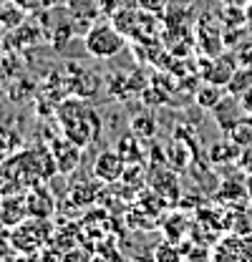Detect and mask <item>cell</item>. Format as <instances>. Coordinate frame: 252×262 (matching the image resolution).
<instances>
[{
	"label": "cell",
	"instance_id": "6da1fadb",
	"mask_svg": "<svg viewBox=\"0 0 252 262\" xmlns=\"http://www.w3.org/2000/svg\"><path fill=\"white\" fill-rule=\"evenodd\" d=\"M58 119L66 139H71L76 146L89 149L101 136V119L83 98L73 96L58 103Z\"/></svg>",
	"mask_w": 252,
	"mask_h": 262
},
{
	"label": "cell",
	"instance_id": "7a4b0ae2",
	"mask_svg": "<svg viewBox=\"0 0 252 262\" xmlns=\"http://www.w3.org/2000/svg\"><path fill=\"white\" fill-rule=\"evenodd\" d=\"M83 46H86V51H89L91 58L111 61V58H116L126 48V35L119 31L114 23L98 20V23H94V26L86 31Z\"/></svg>",
	"mask_w": 252,
	"mask_h": 262
},
{
	"label": "cell",
	"instance_id": "3957f363",
	"mask_svg": "<svg viewBox=\"0 0 252 262\" xmlns=\"http://www.w3.org/2000/svg\"><path fill=\"white\" fill-rule=\"evenodd\" d=\"M194 46L202 53V58H217L227 51L224 43V28H222V18L220 13H202L199 20L194 23Z\"/></svg>",
	"mask_w": 252,
	"mask_h": 262
},
{
	"label": "cell",
	"instance_id": "277c9868",
	"mask_svg": "<svg viewBox=\"0 0 252 262\" xmlns=\"http://www.w3.org/2000/svg\"><path fill=\"white\" fill-rule=\"evenodd\" d=\"M240 68V61L235 53H222L217 58H202V81L207 83H217V86H224L232 81L235 71Z\"/></svg>",
	"mask_w": 252,
	"mask_h": 262
},
{
	"label": "cell",
	"instance_id": "5b68a950",
	"mask_svg": "<svg viewBox=\"0 0 252 262\" xmlns=\"http://www.w3.org/2000/svg\"><path fill=\"white\" fill-rule=\"evenodd\" d=\"M212 262H252V237L250 234H232L217 242Z\"/></svg>",
	"mask_w": 252,
	"mask_h": 262
},
{
	"label": "cell",
	"instance_id": "8992f818",
	"mask_svg": "<svg viewBox=\"0 0 252 262\" xmlns=\"http://www.w3.org/2000/svg\"><path fill=\"white\" fill-rule=\"evenodd\" d=\"M66 73H68V78H66V86H68V91L73 94V96L78 98H89L94 96L96 91H98V76H96L91 68H86V66H78V63H68L66 66Z\"/></svg>",
	"mask_w": 252,
	"mask_h": 262
},
{
	"label": "cell",
	"instance_id": "52a82bcc",
	"mask_svg": "<svg viewBox=\"0 0 252 262\" xmlns=\"http://www.w3.org/2000/svg\"><path fill=\"white\" fill-rule=\"evenodd\" d=\"M48 151H51V159H53V166L61 171V174H71L78 162H81V154H83V149L81 146H76L71 139H56V141H51V146H48Z\"/></svg>",
	"mask_w": 252,
	"mask_h": 262
},
{
	"label": "cell",
	"instance_id": "ba28073f",
	"mask_svg": "<svg viewBox=\"0 0 252 262\" xmlns=\"http://www.w3.org/2000/svg\"><path fill=\"white\" fill-rule=\"evenodd\" d=\"M124 171H126V162H124V157L119 154V149H103V151L96 157L94 177L98 179V182L111 184V182L121 179Z\"/></svg>",
	"mask_w": 252,
	"mask_h": 262
},
{
	"label": "cell",
	"instance_id": "9c48e42d",
	"mask_svg": "<svg viewBox=\"0 0 252 262\" xmlns=\"http://www.w3.org/2000/svg\"><path fill=\"white\" fill-rule=\"evenodd\" d=\"M242 111H245V106H242L240 96H232V94H227V96L212 108V114H215V119H217V124H220V129L224 131V134H229L232 126L242 119Z\"/></svg>",
	"mask_w": 252,
	"mask_h": 262
},
{
	"label": "cell",
	"instance_id": "30bf717a",
	"mask_svg": "<svg viewBox=\"0 0 252 262\" xmlns=\"http://www.w3.org/2000/svg\"><path fill=\"white\" fill-rule=\"evenodd\" d=\"M28 15V8L20 0H0V26L3 28H18Z\"/></svg>",
	"mask_w": 252,
	"mask_h": 262
},
{
	"label": "cell",
	"instance_id": "8fae6325",
	"mask_svg": "<svg viewBox=\"0 0 252 262\" xmlns=\"http://www.w3.org/2000/svg\"><path fill=\"white\" fill-rule=\"evenodd\" d=\"M152 257H154V262H184V250L177 242L164 239L152 250Z\"/></svg>",
	"mask_w": 252,
	"mask_h": 262
},
{
	"label": "cell",
	"instance_id": "7c38bea8",
	"mask_svg": "<svg viewBox=\"0 0 252 262\" xmlns=\"http://www.w3.org/2000/svg\"><path fill=\"white\" fill-rule=\"evenodd\" d=\"M227 89L224 86H217V83H204L199 91H197V103L202 106V108H207V111H212L217 103H220L222 98L227 96L224 94Z\"/></svg>",
	"mask_w": 252,
	"mask_h": 262
},
{
	"label": "cell",
	"instance_id": "4fadbf2b",
	"mask_svg": "<svg viewBox=\"0 0 252 262\" xmlns=\"http://www.w3.org/2000/svg\"><path fill=\"white\" fill-rule=\"evenodd\" d=\"M242 157V146L235 144L232 139H222L212 146V162H235Z\"/></svg>",
	"mask_w": 252,
	"mask_h": 262
},
{
	"label": "cell",
	"instance_id": "5bb4252c",
	"mask_svg": "<svg viewBox=\"0 0 252 262\" xmlns=\"http://www.w3.org/2000/svg\"><path fill=\"white\" fill-rule=\"evenodd\" d=\"M250 86H252V68L240 66V68L235 71L232 81L227 83V94H232V96H242L245 91H250Z\"/></svg>",
	"mask_w": 252,
	"mask_h": 262
},
{
	"label": "cell",
	"instance_id": "9a60e30c",
	"mask_svg": "<svg viewBox=\"0 0 252 262\" xmlns=\"http://www.w3.org/2000/svg\"><path fill=\"white\" fill-rule=\"evenodd\" d=\"M235 144H240L242 149H247V146H252V116H242L235 126H232V131L227 134Z\"/></svg>",
	"mask_w": 252,
	"mask_h": 262
},
{
	"label": "cell",
	"instance_id": "2e32d148",
	"mask_svg": "<svg viewBox=\"0 0 252 262\" xmlns=\"http://www.w3.org/2000/svg\"><path fill=\"white\" fill-rule=\"evenodd\" d=\"M116 149H119V154L124 157L126 164H139L141 162V154H144V151H141V141H136V136H126Z\"/></svg>",
	"mask_w": 252,
	"mask_h": 262
},
{
	"label": "cell",
	"instance_id": "e0dca14e",
	"mask_svg": "<svg viewBox=\"0 0 252 262\" xmlns=\"http://www.w3.org/2000/svg\"><path fill=\"white\" fill-rule=\"evenodd\" d=\"M131 129H134V134H139V136L149 139V136L157 131V124H154V119H152V116H136V119L131 121Z\"/></svg>",
	"mask_w": 252,
	"mask_h": 262
},
{
	"label": "cell",
	"instance_id": "ac0fdd59",
	"mask_svg": "<svg viewBox=\"0 0 252 262\" xmlns=\"http://www.w3.org/2000/svg\"><path fill=\"white\" fill-rule=\"evenodd\" d=\"M235 56H237V61L240 66H247L252 68V33L240 43V46H235Z\"/></svg>",
	"mask_w": 252,
	"mask_h": 262
},
{
	"label": "cell",
	"instance_id": "d6986e66",
	"mask_svg": "<svg viewBox=\"0 0 252 262\" xmlns=\"http://www.w3.org/2000/svg\"><path fill=\"white\" fill-rule=\"evenodd\" d=\"M184 262H212V250H209V252H207V250L187 252V255H184Z\"/></svg>",
	"mask_w": 252,
	"mask_h": 262
},
{
	"label": "cell",
	"instance_id": "ffe728a7",
	"mask_svg": "<svg viewBox=\"0 0 252 262\" xmlns=\"http://www.w3.org/2000/svg\"><path fill=\"white\" fill-rule=\"evenodd\" d=\"M28 10H43V8H48V5H53V0H20Z\"/></svg>",
	"mask_w": 252,
	"mask_h": 262
},
{
	"label": "cell",
	"instance_id": "44dd1931",
	"mask_svg": "<svg viewBox=\"0 0 252 262\" xmlns=\"http://www.w3.org/2000/svg\"><path fill=\"white\" fill-rule=\"evenodd\" d=\"M240 101H242L245 111H247V114H252V86H250V91H245V94L240 96Z\"/></svg>",
	"mask_w": 252,
	"mask_h": 262
},
{
	"label": "cell",
	"instance_id": "7402d4cb",
	"mask_svg": "<svg viewBox=\"0 0 252 262\" xmlns=\"http://www.w3.org/2000/svg\"><path fill=\"white\" fill-rule=\"evenodd\" d=\"M222 5H232V8H247L252 0H220Z\"/></svg>",
	"mask_w": 252,
	"mask_h": 262
},
{
	"label": "cell",
	"instance_id": "603a6c76",
	"mask_svg": "<svg viewBox=\"0 0 252 262\" xmlns=\"http://www.w3.org/2000/svg\"><path fill=\"white\" fill-rule=\"evenodd\" d=\"M129 262H154V257H152V255H146V252H141V255H134Z\"/></svg>",
	"mask_w": 252,
	"mask_h": 262
},
{
	"label": "cell",
	"instance_id": "cb8c5ba5",
	"mask_svg": "<svg viewBox=\"0 0 252 262\" xmlns=\"http://www.w3.org/2000/svg\"><path fill=\"white\" fill-rule=\"evenodd\" d=\"M245 18H247V28H250V33H252V3L245 8Z\"/></svg>",
	"mask_w": 252,
	"mask_h": 262
},
{
	"label": "cell",
	"instance_id": "d4e9b609",
	"mask_svg": "<svg viewBox=\"0 0 252 262\" xmlns=\"http://www.w3.org/2000/svg\"><path fill=\"white\" fill-rule=\"evenodd\" d=\"M3 56H5V40H3V33H0V61H3Z\"/></svg>",
	"mask_w": 252,
	"mask_h": 262
}]
</instances>
